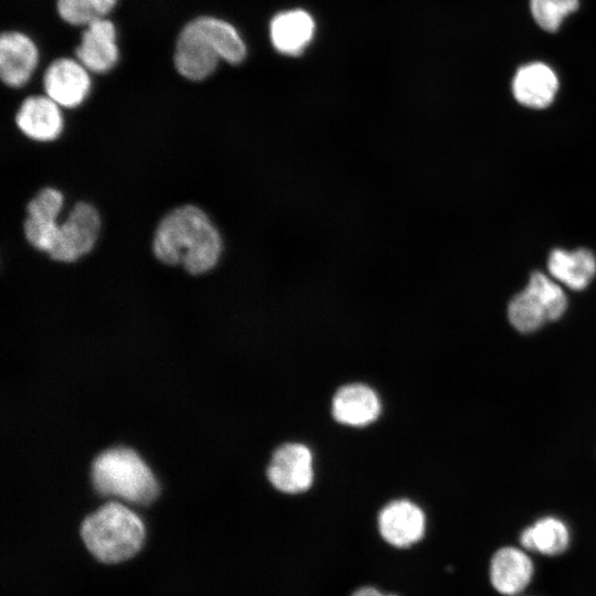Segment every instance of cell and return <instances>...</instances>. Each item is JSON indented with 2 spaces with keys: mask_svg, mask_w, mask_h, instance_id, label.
Masks as SVG:
<instances>
[{
  "mask_svg": "<svg viewBox=\"0 0 596 596\" xmlns=\"http://www.w3.org/2000/svg\"><path fill=\"white\" fill-rule=\"evenodd\" d=\"M223 240L209 215L194 204L172 209L159 222L152 253L162 264L181 265L190 275L212 270L220 262Z\"/></svg>",
  "mask_w": 596,
  "mask_h": 596,
  "instance_id": "6da1fadb",
  "label": "cell"
},
{
  "mask_svg": "<svg viewBox=\"0 0 596 596\" xmlns=\"http://www.w3.org/2000/svg\"><path fill=\"white\" fill-rule=\"evenodd\" d=\"M79 536L88 554L104 565H118L137 556L147 540L141 517L119 501H108L86 514Z\"/></svg>",
  "mask_w": 596,
  "mask_h": 596,
  "instance_id": "7a4b0ae2",
  "label": "cell"
},
{
  "mask_svg": "<svg viewBox=\"0 0 596 596\" xmlns=\"http://www.w3.org/2000/svg\"><path fill=\"white\" fill-rule=\"evenodd\" d=\"M89 476L97 496L119 498L129 504L149 505L160 494L159 480L150 466L128 446H113L98 453Z\"/></svg>",
  "mask_w": 596,
  "mask_h": 596,
  "instance_id": "3957f363",
  "label": "cell"
},
{
  "mask_svg": "<svg viewBox=\"0 0 596 596\" xmlns=\"http://www.w3.org/2000/svg\"><path fill=\"white\" fill-rule=\"evenodd\" d=\"M565 309L563 290L542 273H533L526 288L510 301L508 316L515 329L529 332L558 319Z\"/></svg>",
  "mask_w": 596,
  "mask_h": 596,
  "instance_id": "277c9868",
  "label": "cell"
},
{
  "mask_svg": "<svg viewBox=\"0 0 596 596\" xmlns=\"http://www.w3.org/2000/svg\"><path fill=\"white\" fill-rule=\"evenodd\" d=\"M100 230V216L91 203L74 204L65 220L60 223L57 237L47 254L54 262L73 263L95 247Z\"/></svg>",
  "mask_w": 596,
  "mask_h": 596,
  "instance_id": "5b68a950",
  "label": "cell"
},
{
  "mask_svg": "<svg viewBox=\"0 0 596 596\" xmlns=\"http://www.w3.org/2000/svg\"><path fill=\"white\" fill-rule=\"evenodd\" d=\"M64 204L62 192L55 188L41 189L26 204L23 233L35 249L49 254L56 241L58 215Z\"/></svg>",
  "mask_w": 596,
  "mask_h": 596,
  "instance_id": "8992f818",
  "label": "cell"
},
{
  "mask_svg": "<svg viewBox=\"0 0 596 596\" xmlns=\"http://www.w3.org/2000/svg\"><path fill=\"white\" fill-rule=\"evenodd\" d=\"M220 56L194 19L183 26L175 45L177 71L191 81H202L216 68Z\"/></svg>",
  "mask_w": 596,
  "mask_h": 596,
  "instance_id": "52a82bcc",
  "label": "cell"
},
{
  "mask_svg": "<svg viewBox=\"0 0 596 596\" xmlns=\"http://www.w3.org/2000/svg\"><path fill=\"white\" fill-rule=\"evenodd\" d=\"M270 483L281 492H304L312 483V455L302 444L288 443L275 450L267 468Z\"/></svg>",
  "mask_w": 596,
  "mask_h": 596,
  "instance_id": "ba28073f",
  "label": "cell"
},
{
  "mask_svg": "<svg viewBox=\"0 0 596 596\" xmlns=\"http://www.w3.org/2000/svg\"><path fill=\"white\" fill-rule=\"evenodd\" d=\"M43 85L46 95L60 107L74 108L88 96L91 77L79 61L62 57L46 68Z\"/></svg>",
  "mask_w": 596,
  "mask_h": 596,
  "instance_id": "9c48e42d",
  "label": "cell"
},
{
  "mask_svg": "<svg viewBox=\"0 0 596 596\" xmlns=\"http://www.w3.org/2000/svg\"><path fill=\"white\" fill-rule=\"evenodd\" d=\"M379 530L389 544L407 547L423 538L425 515L415 503L408 500H395L381 510Z\"/></svg>",
  "mask_w": 596,
  "mask_h": 596,
  "instance_id": "30bf717a",
  "label": "cell"
},
{
  "mask_svg": "<svg viewBox=\"0 0 596 596\" xmlns=\"http://www.w3.org/2000/svg\"><path fill=\"white\" fill-rule=\"evenodd\" d=\"M39 52L35 43L17 31L4 32L0 39V76L10 87H21L36 67Z\"/></svg>",
  "mask_w": 596,
  "mask_h": 596,
  "instance_id": "8fae6325",
  "label": "cell"
},
{
  "mask_svg": "<svg viewBox=\"0 0 596 596\" xmlns=\"http://www.w3.org/2000/svg\"><path fill=\"white\" fill-rule=\"evenodd\" d=\"M15 124L24 136L40 142L55 140L64 126L60 106L47 95L25 98L15 115Z\"/></svg>",
  "mask_w": 596,
  "mask_h": 596,
  "instance_id": "7c38bea8",
  "label": "cell"
},
{
  "mask_svg": "<svg viewBox=\"0 0 596 596\" xmlns=\"http://www.w3.org/2000/svg\"><path fill=\"white\" fill-rule=\"evenodd\" d=\"M76 57L88 71L106 73L118 61L116 29L111 21L98 18L83 32Z\"/></svg>",
  "mask_w": 596,
  "mask_h": 596,
  "instance_id": "4fadbf2b",
  "label": "cell"
},
{
  "mask_svg": "<svg viewBox=\"0 0 596 596\" xmlns=\"http://www.w3.org/2000/svg\"><path fill=\"white\" fill-rule=\"evenodd\" d=\"M534 567L528 554L517 547L499 549L490 561L489 577L493 588L505 596L523 592L530 584Z\"/></svg>",
  "mask_w": 596,
  "mask_h": 596,
  "instance_id": "5bb4252c",
  "label": "cell"
},
{
  "mask_svg": "<svg viewBox=\"0 0 596 596\" xmlns=\"http://www.w3.org/2000/svg\"><path fill=\"white\" fill-rule=\"evenodd\" d=\"M381 411L376 393L363 384L342 386L332 400L336 421L349 426H364L374 422Z\"/></svg>",
  "mask_w": 596,
  "mask_h": 596,
  "instance_id": "9a60e30c",
  "label": "cell"
},
{
  "mask_svg": "<svg viewBox=\"0 0 596 596\" xmlns=\"http://www.w3.org/2000/svg\"><path fill=\"white\" fill-rule=\"evenodd\" d=\"M557 88L558 81L553 70L539 62L520 67L512 83L515 99L532 108L549 106L553 102Z\"/></svg>",
  "mask_w": 596,
  "mask_h": 596,
  "instance_id": "2e32d148",
  "label": "cell"
},
{
  "mask_svg": "<svg viewBox=\"0 0 596 596\" xmlns=\"http://www.w3.org/2000/svg\"><path fill=\"white\" fill-rule=\"evenodd\" d=\"M315 21L305 10L296 9L275 15L269 25L274 47L287 55L300 54L311 42Z\"/></svg>",
  "mask_w": 596,
  "mask_h": 596,
  "instance_id": "e0dca14e",
  "label": "cell"
},
{
  "mask_svg": "<svg viewBox=\"0 0 596 596\" xmlns=\"http://www.w3.org/2000/svg\"><path fill=\"white\" fill-rule=\"evenodd\" d=\"M547 264L552 276L574 290L584 289L596 273V259L585 248L574 252L554 249Z\"/></svg>",
  "mask_w": 596,
  "mask_h": 596,
  "instance_id": "ac0fdd59",
  "label": "cell"
},
{
  "mask_svg": "<svg viewBox=\"0 0 596 596\" xmlns=\"http://www.w3.org/2000/svg\"><path fill=\"white\" fill-rule=\"evenodd\" d=\"M520 543L525 550L554 556L567 549L570 533L564 522L545 517L521 533Z\"/></svg>",
  "mask_w": 596,
  "mask_h": 596,
  "instance_id": "d6986e66",
  "label": "cell"
},
{
  "mask_svg": "<svg viewBox=\"0 0 596 596\" xmlns=\"http://www.w3.org/2000/svg\"><path fill=\"white\" fill-rule=\"evenodd\" d=\"M195 20L214 45L220 58L231 64H238L244 60L245 43L232 24L213 17H199Z\"/></svg>",
  "mask_w": 596,
  "mask_h": 596,
  "instance_id": "ffe728a7",
  "label": "cell"
},
{
  "mask_svg": "<svg viewBox=\"0 0 596 596\" xmlns=\"http://www.w3.org/2000/svg\"><path fill=\"white\" fill-rule=\"evenodd\" d=\"M578 0H531V12L536 23L545 31L558 30L566 15L576 11Z\"/></svg>",
  "mask_w": 596,
  "mask_h": 596,
  "instance_id": "44dd1931",
  "label": "cell"
},
{
  "mask_svg": "<svg viewBox=\"0 0 596 596\" xmlns=\"http://www.w3.org/2000/svg\"><path fill=\"white\" fill-rule=\"evenodd\" d=\"M56 8L60 17L74 25H88L92 21L102 18L83 0H57Z\"/></svg>",
  "mask_w": 596,
  "mask_h": 596,
  "instance_id": "7402d4cb",
  "label": "cell"
},
{
  "mask_svg": "<svg viewBox=\"0 0 596 596\" xmlns=\"http://www.w3.org/2000/svg\"><path fill=\"white\" fill-rule=\"evenodd\" d=\"M98 17L106 15L116 4V0H83Z\"/></svg>",
  "mask_w": 596,
  "mask_h": 596,
  "instance_id": "603a6c76",
  "label": "cell"
},
{
  "mask_svg": "<svg viewBox=\"0 0 596 596\" xmlns=\"http://www.w3.org/2000/svg\"><path fill=\"white\" fill-rule=\"evenodd\" d=\"M351 596H396L393 594H384L374 587H361L355 590Z\"/></svg>",
  "mask_w": 596,
  "mask_h": 596,
  "instance_id": "cb8c5ba5",
  "label": "cell"
}]
</instances>
